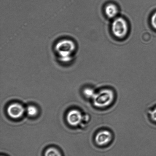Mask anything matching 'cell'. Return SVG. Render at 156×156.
Here are the masks:
<instances>
[{
  "label": "cell",
  "instance_id": "11",
  "mask_svg": "<svg viewBox=\"0 0 156 156\" xmlns=\"http://www.w3.org/2000/svg\"><path fill=\"white\" fill-rule=\"evenodd\" d=\"M151 22L153 27L156 30V12L153 15L151 18Z\"/></svg>",
  "mask_w": 156,
  "mask_h": 156
},
{
  "label": "cell",
  "instance_id": "5",
  "mask_svg": "<svg viewBox=\"0 0 156 156\" xmlns=\"http://www.w3.org/2000/svg\"><path fill=\"white\" fill-rule=\"evenodd\" d=\"M83 119V117L80 111L76 109L70 111L67 116V121L72 126H78Z\"/></svg>",
  "mask_w": 156,
  "mask_h": 156
},
{
  "label": "cell",
  "instance_id": "4",
  "mask_svg": "<svg viewBox=\"0 0 156 156\" xmlns=\"http://www.w3.org/2000/svg\"><path fill=\"white\" fill-rule=\"evenodd\" d=\"M25 109L22 105L18 103H14L9 105L7 108L8 115L13 119H18L24 114Z\"/></svg>",
  "mask_w": 156,
  "mask_h": 156
},
{
  "label": "cell",
  "instance_id": "6",
  "mask_svg": "<svg viewBox=\"0 0 156 156\" xmlns=\"http://www.w3.org/2000/svg\"><path fill=\"white\" fill-rule=\"evenodd\" d=\"M105 14L108 17L110 18H115L119 13V10L117 6L114 4H109L105 7Z\"/></svg>",
  "mask_w": 156,
  "mask_h": 156
},
{
  "label": "cell",
  "instance_id": "9",
  "mask_svg": "<svg viewBox=\"0 0 156 156\" xmlns=\"http://www.w3.org/2000/svg\"><path fill=\"white\" fill-rule=\"evenodd\" d=\"M95 92L94 90L91 88H87L84 89L83 91V94L85 97L88 98H91L94 96Z\"/></svg>",
  "mask_w": 156,
  "mask_h": 156
},
{
  "label": "cell",
  "instance_id": "3",
  "mask_svg": "<svg viewBox=\"0 0 156 156\" xmlns=\"http://www.w3.org/2000/svg\"><path fill=\"white\" fill-rule=\"evenodd\" d=\"M112 138V134L111 131L106 129H102L96 134L94 141L98 146L103 147L109 144Z\"/></svg>",
  "mask_w": 156,
  "mask_h": 156
},
{
  "label": "cell",
  "instance_id": "1",
  "mask_svg": "<svg viewBox=\"0 0 156 156\" xmlns=\"http://www.w3.org/2000/svg\"><path fill=\"white\" fill-rule=\"evenodd\" d=\"M115 97L112 89L105 88L95 93L92 99L93 104L96 108H103L109 106L113 103Z\"/></svg>",
  "mask_w": 156,
  "mask_h": 156
},
{
  "label": "cell",
  "instance_id": "2",
  "mask_svg": "<svg viewBox=\"0 0 156 156\" xmlns=\"http://www.w3.org/2000/svg\"><path fill=\"white\" fill-rule=\"evenodd\" d=\"M113 34L116 37L123 38L127 34L128 26L126 21L122 17H117L114 19L112 25Z\"/></svg>",
  "mask_w": 156,
  "mask_h": 156
},
{
  "label": "cell",
  "instance_id": "8",
  "mask_svg": "<svg viewBox=\"0 0 156 156\" xmlns=\"http://www.w3.org/2000/svg\"><path fill=\"white\" fill-rule=\"evenodd\" d=\"M27 111L29 116L30 117H34L37 114L38 110L36 107L30 105L27 107Z\"/></svg>",
  "mask_w": 156,
  "mask_h": 156
},
{
  "label": "cell",
  "instance_id": "10",
  "mask_svg": "<svg viewBox=\"0 0 156 156\" xmlns=\"http://www.w3.org/2000/svg\"><path fill=\"white\" fill-rule=\"evenodd\" d=\"M149 114L151 119L154 122H156V107L150 111Z\"/></svg>",
  "mask_w": 156,
  "mask_h": 156
},
{
  "label": "cell",
  "instance_id": "7",
  "mask_svg": "<svg viewBox=\"0 0 156 156\" xmlns=\"http://www.w3.org/2000/svg\"><path fill=\"white\" fill-rule=\"evenodd\" d=\"M45 156H62L59 151L55 148H50L46 151Z\"/></svg>",
  "mask_w": 156,
  "mask_h": 156
}]
</instances>
